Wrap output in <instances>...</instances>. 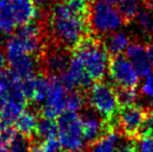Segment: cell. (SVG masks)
<instances>
[{"label":"cell","mask_w":153,"mask_h":152,"mask_svg":"<svg viewBox=\"0 0 153 152\" xmlns=\"http://www.w3.org/2000/svg\"><path fill=\"white\" fill-rule=\"evenodd\" d=\"M47 33V40L72 52L85 37L91 35L89 21L70 12L62 0H51L40 15Z\"/></svg>","instance_id":"obj_1"},{"label":"cell","mask_w":153,"mask_h":152,"mask_svg":"<svg viewBox=\"0 0 153 152\" xmlns=\"http://www.w3.org/2000/svg\"><path fill=\"white\" fill-rule=\"evenodd\" d=\"M72 54L79 59L93 82L103 81L111 59L103 40L91 33L79 43Z\"/></svg>","instance_id":"obj_2"},{"label":"cell","mask_w":153,"mask_h":152,"mask_svg":"<svg viewBox=\"0 0 153 152\" xmlns=\"http://www.w3.org/2000/svg\"><path fill=\"white\" fill-rule=\"evenodd\" d=\"M88 106L100 116L109 129L118 130V114L120 104L117 87L113 83L95 82L87 92Z\"/></svg>","instance_id":"obj_3"},{"label":"cell","mask_w":153,"mask_h":152,"mask_svg":"<svg viewBox=\"0 0 153 152\" xmlns=\"http://www.w3.org/2000/svg\"><path fill=\"white\" fill-rule=\"evenodd\" d=\"M89 24L91 33L103 40L124 25L117 6L104 0L91 2Z\"/></svg>","instance_id":"obj_4"},{"label":"cell","mask_w":153,"mask_h":152,"mask_svg":"<svg viewBox=\"0 0 153 152\" xmlns=\"http://www.w3.org/2000/svg\"><path fill=\"white\" fill-rule=\"evenodd\" d=\"M72 52L47 40L38 55L39 72L46 76L61 77L68 70Z\"/></svg>","instance_id":"obj_5"},{"label":"cell","mask_w":153,"mask_h":152,"mask_svg":"<svg viewBox=\"0 0 153 152\" xmlns=\"http://www.w3.org/2000/svg\"><path fill=\"white\" fill-rule=\"evenodd\" d=\"M57 136L62 148L67 151L81 150L83 133L81 117L76 113L65 112L57 119Z\"/></svg>","instance_id":"obj_6"},{"label":"cell","mask_w":153,"mask_h":152,"mask_svg":"<svg viewBox=\"0 0 153 152\" xmlns=\"http://www.w3.org/2000/svg\"><path fill=\"white\" fill-rule=\"evenodd\" d=\"M68 91L59 77L49 76V89L45 103L39 108V116L47 119H59L66 112V99Z\"/></svg>","instance_id":"obj_7"},{"label":"cell","mask_w":153,"mask_h":152,"mask_svg":"<svg viewBox=\"0 0 153 152\" xmlns=\"http://www.w3.org/2000/svg\"><path fill=\"white\" fill-rule=\"evenodd\" d=\"M146 116V110L140 104L120 108L118 114V131L129 140L140 139L142 126Z\"/></svg>","instance_id":"obj_8"},{"label":"cell","mask_w":153,"mask_h":152,"mask_svg":"<svg viewBox=\"0 0 153 152\" xmlns=\"http://www.w3.org/2000/svg\"><path fill=\"white\" fill-rule=\"evenodd\" d=\"M108 74L117 87L137 89L139 85L140 77L130 61L124 55H118L109 59Z\"/></svg>","instance_id":"obj_9"},{"label":"cell","mask_w":153,"mask_h":152,"mask_svg":"<svg viewBox=\"0 0 153 152\" xmlns=\"http://www.w3.org/2000/svg\"><path fill=\"white\" fill-rule=\"evenodd\" d=\"M82 121V133L83 140L91 146L97 140L101 138L103 134L107 133L111 130L102 118L97 115L96 112L90 108L89 106L83 110V114L81 116Z\"/></svg>","instance_id":"obj_10"},{"label":"cell","mask_w":153,"mask_h":152,"mask_svg":"<svg viewBox=\"0 0 153 152\" xmlns=\"http://www.w3.org/2000/svg\"><path fill=\"white\" fill-rule=\"evenodd\" d=\"M126 55L139 77H148L151 74L152 66L145 45L140 42L131 43L126 49Z\"/></svg>","instance_id":"obj_11"},{"label":"cell","mask_w":153,"mask_h":152,"mask_svg":"<svg viewBox=\"0 0 153 152\" xmlns=\"http://www.w3.org/2000/svg\"><path fill=\"white\" fill-rule=\"evenodd\" d=\"M8 5L17 26L30 24L39 16V7L32 0H8Z\"/></svg>","instance_id":"obj_12"},{"label":"cell","mask_w":153,"mask_h":152,"mask_svg":"<svg viewBox=\"0 0 153 152\" xmlns=\"http://www.w3.org/2000/svg\"><path fill=\"white\" fill-rule=\"evenodd\" d=\"M6 59H7L10 71L21 80L34 75L39 72V64L36 56L20 54L8 56Z\"/></svg>","instance_id":"obj_13"},{"label":"cell","mask_w":153,"mask_h":152,"mask_svg":"<svg viewBox=\"0 0 153 152\" xmlns=\"http://www.w3.org/2000/svg\"><path fill=\"white\" fill-rule=\"evenodd\" d=\"M39 118H40L39 112H34L33 110H26L25 108L22 112V114L16 119L13 126H14L15 130L18 134L32 139V136H34Z\"/></svg>","instance_id":"obj_14"},{"label":"cell","mask_w":153,"mask_h":152,"mask_svg":"<svg viewBox=\"0 0 153 152\" xmlns=\"http://www.w3.org/2000/svg\"><path fill=\"white\" fill-rule=\"evenodd\" d=\"M105 48L108 52L109 56H118L122 55L125 49L129 46V38L124 33L116 31V33L109 35L108 37L103 39Z\"/></svg>","instance_id":"obj_15"},{"label":"cell","mask_w":153,"mask_h":152,"mask_svg":"<svg viewBox=\"0 0 153 152\" xmlns=\"http://www.w3.org/2000/svg\"><path fill=\"white\" fill-rule=\"evenodd\" d=\"M120 132L113 130L103 134L99 140L91 145V152H115L119 146Z\"/></svg>","instance_id":"obj_16"},{"label":"cell","mask_w":153,"mask_h":152,"mask_svg":"<svg viewBox=\"0 0 153 152\" xmlns=\"http://www.w3.org/2000/svg\"><path fill=\"white\" fill-rule=\"evenodd\" d=\"M88 106L87 101V93L82 91H75L68 92L66 99V112L70 113H78L83 110Z\"/></svg>","instance_id":"obj_17"},{"label":"cell","mask_w":153,"mask_h":152,"mask_svg":"<svg viewBox=\"0 0 153 152\" xmlns=\"http://www.w3.org/2000/svg\"><path fill=\"white\" fill-rule=\"evenodd\" d=\"M57 134V122L55 120L47 119V118L40 117L36 124L34 136L39 140L42 139L43 141L49 138L56 136Z\"/></svg>","instance_id":"obj_18"},{"label":"cell","mask_w":153,"mask_h":152,"mask_svg":"<svg viewBox=\"0 0 153 152\" xmlns=\"http://www.w3.org/2000/svg\"><path fill=\"white\" fill-rule=\"evenodd\" d=\"M142 0H124L119 4V13L121 15L124 25H128L137 18L140 12Z\"/></svg>","instance_id":"obj_19"},{"label":"cell","mask_w":153,"mask_h":152,"mask_svg":"<svg viewBox=\"0 0 153 152\" xmlns=\"http://www.w3.org/2000/svg\"><path fill=\"white\" fill-rule=\"evenodd\" d=\"M135 20L142 33L151 39L153 37V10L144 6L140 10Z\"/></svg>","instance_id":"obj_20"},{"label":"cell","mask_w":153,"mask_h":152,"mask_svg":"<svg viewBox=\"0 0 153 152\" xmlns=\"http://www.w3.org/2000/svg\"><path fill=\"white\" fill-rule=\"evenodd\" d=\"M17 132L13 125L0 123V152H7L10 142Z\"/></svg>","instance_id":"obj_21"},{"label":"cell","mask_w":153,"mask_h":152,"mask_svg":"<svg viewBox=\"0 0 153 152\" xmlns=\"http://www.w3.org/2000/svg\"><path fill=\"white\" fill-rule=\"evenodd\" d=\"M117 95L120 108L135 104L139 97L137 89H129V87H117Z\"/></svg>","instance_id":"obj_22"},{"label":"cell","mask_w":153,"mask_h":152,"mask_svg":"<svg viewBox=\"0 0 153 152\" xmlns=\"http://www.w3.org/2000/svg\"><path fill=\"white\" fill-rule=\"evenodd\" d=\"M33 140L21 134H16L13 141L10 142L7 152H29Z\"/></svg>","instance_id":"obj_23"},{"label":"cell","mask_w":153,"mask_h":152,"mask_svg":"<svg viewBox=\"0 0 153 152\" xmlns=\"http://www.w3.org/2000/svg\"><path fill=\"white\" fill-rule=\"evenodd\" d=\"M140 139H153V108L146 110V116L142 126Z\"/></svg>","instance_id":"obj_24"},{"label":"cell","mask_w":153,"mask_h":152,"mask_svg":"<svg viewBox=\"0 0 153 152\" xmlns=\"http://www.w3.org/2000/svg\"><path fill=\"white\" fill-rule=\"evenodd\" d=\"M41 145L45 152H61L62 149L61 143H59V139H56L55 136L43 141Z\"/></svg>","instance_id":"obj_25"},{"label":"cell","mask_w":153,"mask_h":152,"mask_svg":"<svg viewBox=\"0 0 153 152\" xmlns=\"http://www.w3.org/2000/svg\"><path fill=\"white\" fill-rule=\"evenodd\" d=\"M137 144L135 140H129L126 139L125 142L119 144L117 148V152H137Z\"/></svg>","instance_id":"obj_26"},{"label":"cell","mask_w":153,"mask_h":152,"mask_svg":"<svg viewBox=\"0 0 153 152\" xmlns=\"http://www.w3.org/2000/svg\"><path fill=\"white\" fill-rule=\"evenodd\" d=\"M142 92L146 96H148L150 99L153 100V74H150L147 77L143 85V87H142Z\"/></svg>","instance_id":"obj_27"},{"label":"cell","mask_w":153,"mask_h":152,"mask_svg":"<svg viewBox=\"0 0 153 152\" xmlns=\"http://www.w3.org/2000/svg\"><path fill=\"white\" fill-rule=\"evenodd\" d=\"M8 69L10 68H8L7 59H6L5 53L3 52V49H2L1 45H0V79L8 71Z\"/></svg>","instance_id":"obj_28"},{"label":"cell","mask_w":153,"mask_h":152,"mask_svg":"<svg viewBox=\"0 0 153 152\" xmlns=\"http://www.w3.org/2000/svg\"><path fill=\"white\" fill-rule=\"evenodd\" d=\"M140 152H153V139H142Z\"/></svg>","instance_id":"obj_29"},{"label":"cell","mask_w":153,"mask_h":152,"mask_svg":"<svg viewBox=\"0 0 153 152\" xmlns=\"http://www.w3.org/2000/svg\"><path fill=\"white\" fill-rule=\"evenodd\" d=\"M147 52L150 59V64H151V66L153 67V37L150 39L149 43L147 45Z\"/></svg>","instance_id":"obj_30"},{"label":"cell","mask_w":153,"mask_h":152,"mask_svg":"<svg viewBox=\"0 0 153 152\" xmlns=\"http://www.w3.org/2000/svg\"><path fill=\"white\" fill-rule=\"evenodd\" d=\"M29 152H45V151H44V149H43L42 145H41V142H36V141H33Z\"/></svg>","instance_id":"obj_31"},{"label":"cell","mask_w":153,"mask_h":152,"mask_svg":"<svg viewBox=\"0 0 153 152\" xmlns=\"http://www.w3.org/2000/svg\"><path fill=\"white\" fill-rule=\"evenodd\" d=\"M32 1L36 3V5L38 7H41V5H45V4H49V2L51 0H32Z\"/></svg>","instance_id":"obj_32"},{"label":"cell","mask_w":153,"mask_h":152,"mask_svg":"<svg viewBox=\"0 0 153 152\" xmlns=\"http://www.w3.org/2000/svg\"><path fill=\"white\" fill-rule=\"evenodd\" d=\"M104 1H106V2H109V3H111V4H114V3H121V2H123L124 0H104Z\"/></svg>","instance_id":"obj_33"},{"label":"cell","mask_w":153,"mask_h":152,"mask_svg":"<svg viewBox=\"0 0 153 152\" xmlns=\"http://www.w3.org/2000/svg\"><path fill=\"white\" fill-rule=\"evenodd\" d=\"M66 152H87V151H83V150H73V151H66Z\"/></svg>","instance_id":"obj_34"},{"label":"cell","mask_w":153,"mask_h":152,"mask_svg":"<svg viewBox=\"0 0 153 152\" xmlns=\"http://www.w3.org/2000/svg\"><path fill=\"white\" fill-rule=\"evenodd\" d=\"M88 1H90V2H92V1H94V0H88Z\"/></svg>","instance_id":"obj_35"}]
</instances>
